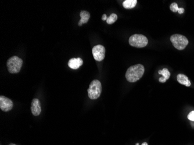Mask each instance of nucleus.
Masks as SVG:
<instances>
[{"label": "nucleus", "instance_id": "nucleus-1", "mask_svg": "<svg viewBox=\"0 0 194 145\" xmlns=\"http://www.w3.org/2000/svg\"><path fill=\"white\" fill-rule=\"evenodd\" d=\"M144 71V67L141 64H137L130 66L127 69L126 73L127 80L130 83L136 82L143 76Z\"/></svg>", "mask_w": 194, "mask_h": 145}, {"label": "nucleus", "instance_id": "nucleus-2", "mask_svg": "<svg viewBox=\"0 0 194 145\" xmlns=\"http://www.w3.org/2000/svg\"><path fill=\"white\" fill-rule=\"evenodd\" d=\"M102 86L99 80H94L90 83L88 89V95L91 99H98L101 94Z\"/></svg>", "mask_w": 194, "mask_h": 145}, {"label": "nucleus", "instance_id": "nucleus-3", "mask_svg": "<svg viewBox=\"0 0 194 145\" xmlns=\"http://www.w3.org/2000/svg\"><path fill=\"white\" fill-rule=\"evenodd\" d=\"M173 46L178 50H183L188 44V40L185 36L181 34H173L170 37Z\"/></svg>", "mask_w": 194, "mask_h": 145}, {"label": "nucleus", "instance_id": "nucleus-4", "mask_svg": "<svg viewBox=\"0 0 194 145\" xmlns=\"http://www.w3.org/2000/svg\"><path fill=\"white\" fill-rule=\"evenodd\" d=\"M22 64L23 61L20 58L16 56L11 57L8 60L7 63L9 72L13 74L19 73L21 69Z\"/></svg>", "mask_w": 194, "mask_h": 145}, {"label": "nucleus", "instance_id": "nucleus-5", "mask_svg": "<svg viewBox=\"0 0 194 145\" xmlns=\"http://www.w3.org/2000/svg\"><path fill=\"white\" fill-rule=\"evenodd\" d=\"M130 45L136 48H143L148 45L147 38L142 34H134L131 35L128 40Z\"/></svg>", "mask_w": 194, "mask_h": 145}, {"label": "nucleus", "instance_id": "nucleus-6", "mask_svg": "<svg viewBox=\"0 0 194 145\" xmlns=\"http://www.w3.org/2000/svg\"><path fill=\"white\" fill-rule=\"evenodd\" d=\"M92 52L95 60L98 62H101L105 58V48L101 45H98L93 47Z\"/></svg>", "mask_w": 194, "mask_h": 145}, {"label": "nucleus", "instance_id": "nucleus-7", "mask_svg": "<svg viewBox=\"0 0 194 145\" xmlns=\"http://www.w3.org/2000/svg\"><path fill=\"white\" fill-rule=\"evenodd\" d=\"M12 101L4 96H0V108L4 111H10L13 108Z\"/></svg>", "mask_w": 194, "mask_h": 145}, {"label": "nucleus", "instance_id": "nucleus-8", "mask_svg": "<svg viewBox=\"0 0 194 145\" xmlns=\"http://www.w3.org/2000/svg\"><path fill=\"white\" fill-rule=\"evenodd\" d=\"M31 111L32 114L35 116H38L42 111L40 102L38 99H34L31 103Z\"/></svg>", "mask_w": 194, "mask_h": 145}, {"label": "nucleus", "instance_id": "nucleus-9", "mask_svg": "<svg viewBox=\"0 0 194 145\" xmlns=\"http://www.w3.org/2000/svg\"><path fill=\"white\" fill-rule=\"evenodd\" d=\"M83 64V61L80 58H72L68 62V66L72 69H77Z\"/></svg>", "mask_w": 194, "mask_h": 145}, {"label": "nucleus", "instance_id": "nucleus-10", "mask_svg": "<svg viewBox=\"0 0 194 145\" xmlns=\"http://www.w3.org/2000/svg\"><path fill=\"white\" fill-rule=\"evenodd\" d=\"M80 16L81 17V19L79 22V26H81L83 24L87 23L88 22L90 17V14L87 11H82L80 14Z\"/></svg>", "mask_w": 194, "mask_h": 145}, {"label": "nucleus", "instance_id": "nucleus-11", "mask_svg": "<svg viewBox=\"0 0 194 145\" xmlns=\"http://www.w3.org/2000/svg\"><path fill=\"white\" fill-rule=\"evenodd\" d=\"M159 74H161L162 77H160L159 79V81L160 83H165L170 76V73L168 68H164L162 70L159 71Z\"/></svg>", "mask_w": 194, "mask_h": 145}, {"label": "nucleus", "instance_id": "nucleus-12", "mask_svg": "<svg viewBox=\"0 0 194 145\" xmlns=\"http://www.w3.org/2000/svg\"><path fill=\"white\" fill-rule=\"evenodd\" d=\"M177 79L178 82L182 85L186 86H191L190 81L188 80V77L184 74H178Z\"/></svg>", "mask_w": 194, "mask_h": 145}, {"label": "nucleus", "instance_id": "nucleus-13", "mask_svg": "<svg viewBox=\"0 0 194 145\" xmlns=\"http://www.w3.org/2000/svg\"><path fill=\"white\" fill-rule=\"evenodd\" d=\"M137 0H126L123 3V6L125 8L132 9L134 8L137 5Z\"/></svg>", "mask_w": 194, "mask_h": 145}, {"label": "nucleus", "instance_id": "nucleus-14", "mask_svg": "<svg viewBox=\"0 0 194 145\" xmlns=\"http://www.w3.org/2000/svg\"><path fill=\"white\" fill-rule=\"evenodd\" d=\"M118 19V16L115 14H112L109 16V17H108L106 20V22L109 25H112Z\"/></svg>", "mask_w": 194, "mask_h": 145}, {"label": "nucleus", "instance_id": "nucleus-15", "mask_svg": "<svg viewBox=\"0 0 194 145\" xmlns=\"http://www.w3.org/2000/svg\"><path fill=\"white\" fill-rule=\"evenodd\" d=\"M178 5H177V3L176 2H173L172 3L170 6V10L173 12H178Z\"/></svg>", "mask_w": 194, "mask_h": 145}, {"label": "nucleus", "instance_id": "nucleus-16", "mask_svg": "<svg viewBox=\"0 0 194 145\" xmlns=\"http://www.w3.org/2000/svg\"><path fill=\"white\" fill-rule=\"evenodd\" d=\"M188 119L192 121H194V111H191L189 113L188 115Z\"/></svg>", "mask_w": 194, "mask_h": 145}, {"label": "nucleus", "instance_id": "nucleus-17", "mask_svg": "<svg viewBox=\"0 0 194 145\" xmlns=\"http://www.w3.org/2000/svg\"><path fill=\"white\" fill-rule=\"evenodd\" d=\"M185 10L183 8H178V12L180 14H182L184 12Z\"/></svg>", "mask_w": 194, "mask_h": 145}, {"label": "nucleus", "instance_id": "nucleus-18", "mask_svg": "<svg viewBox=\"0 0 194 145\" xmlns=\"http://www.w3.org/2000/svg\"><path fill=\"white\" fill-rule=\"evenodd\" d=\"M107 16H106V14H103V15H102V20H107Z\"/></svg>", "mask_w": 194, "mask_h": 145}, {"label": "nucleus", "instance_id": "nucleus-19", "mask_svg": "<svg viewBox=\"0 0 194 145\" xmlns=\"http://www.w3.org/2000/svg\"><path fill=\"white\" fill-rule=\"evenodd\" d=\"M142 145H148L146 142H143Z\"/></svg>", "mask_w": 194, "mask_h": 145}, {"label": "nucleus", "instance_id": "nucleus-20", "mask_svg": "<svg viewBox=\"0 0 194 145\" xmlns=\"http://www.w3.org/2000/svg\"><path fill=\"white\" fill-rule=\"evenodd\" d=\"M136 145H139V143H137V144H136Z\"/></svg>", "mask_w": 194, "mask_h": 145}]
</instances>
